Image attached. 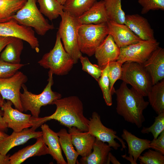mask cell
<instances>
[{"instance_id": "cell-1", "label": "cell", "mask_w": 164, "mask_h": 164, "mask_svg": "<svg viewBox=\"0 0 164 164\" xmlns=\"http://www.w3.org/2000/svg\"><path fill=\"white\" fill-rule=\"evenodd\" d=\"M53 104L56 106L52 115L43 118L31 116L32 126L36 130L48 121L53 119L69 128L75 127L82 132H87L88 119L84 114L83 104L79 98L72 96L56 99Z\"/></svg>"}, {"instance_id": "cell-2", "label": "cell", "mask_w": 164, "mask_h": 164, "mask_svg": "<svg viewBox=\"0 0 164 164\" xmlns=\"http://www.w3.org/2000/svg\"><path fill=\"white\" fill-rule=\"evenodd\" d=\"M114 93L117 114L126 121L135 125L138 128L141 127L145 121L143 111L149 105V101H145L144 97L133 88H129L124 82Z\"/></svg>"}, {"instance_id": "cell-3", "label": "cell", "mask_w": 164, "mask_h": 164, "mask_svg": "<svg viewBox=\"0 0 164 164\" xmlns=\"http://www.w3.org/2000/svg\"><path fill=\"white\" fill-rule=\"evenodd\" d=\"M48 83L41 93L35 94L29 91L24 84L22 85V93H20V98L23 111H29L32 116L39 117L40 108L42 106L53 104L56 99L61 98V94L52 90L54 81L53 73L49 70L48 72Z\"/></svg>"}, {"instance_id": "cell-4", "label": "cell", "mask_w": 164, "mask_h": 164, "mask_svg": "<svg viewBox=\"0 0 164 164\" xmlns=\"http://www.w3.org/2000/svg\"><path fill=\"white\" fill-rule=\"evenodd\" d=\"M38 63L45 69H49L53 74H67L75 64L73 59L65 50L57 32L53 48L45 54Z\"/></svg>"}, {"instance_id": "cell-5", "label": "cell", "mask_w": 164, "mask_h": 164, "mask_svg": "<svg viewBox=\"0 0 164 164\" xmlns=\"http://www.w3.org/2000/svg\"><path fill=\"white\" fill-rule=\"evenodd\" d=\"M58 32L63 45V47L74 61L77 63L82 56L78 43V31L81 25L78 18L64 12L60 15Z\"/></svg>"}, {"instance_id": "cell-6", "label": "cell", "mask_w": 164, "mask_h": 164, "mask_svg": "<svg viewBox=\"0 0 164 164\" xmlns=\"http://www.w3.org/2000/svg\"><path fill=\"white\" fill-rule=\"evenodd\" d=\"M108 34L107 22L81 24L78 31V45L81 52L89 56H92Z\"/></svg>"}, {"instance_id": "cell-7", "label": "cell", "mask_w": 164, "mask_h": 164, "mask_svg": "<svg viewBox=\"0 0 164 164\" xmlns=\"http://www.w3.org/2000/svg\"><path fill=\"white\" fill-rule=\"evenodd\" d=\"M37 0H27L23 6L17 12L12 19L19 24L33 28L38 35L44 36L54 28L45 19L37 6Z\"/></svg>"}, {"instance_id": "cell-8", "label": "cell", "mask_w": 164, "mask_h": 164, "mask_svg": "<svg viewBox=\"0 0 164 164\" xmlns=\"http://www.w3.org/2000/svg\"><path fill=\"white\" fill-rule=\"evenodd\" d=\"M120 80L143 97H147L152 83L150 77L142 64L133 62H126L122 65Z\"/></svg>"}, {"instance_id": "cell-9", "label": "cell", "mask_w": 164, "mask_h": 164, "mask_svg": "<svg viewBox=\"0 0 164 164\" xmlns=\"http://www.w3.org/2000/svg\"><path fill=\"white\" fill-rule=\"evenodd\" d=\"M159 43L155 39L141 40L136 43L120 48L117 60L124 63L133 62L143 64L152 53L159 47Z\"/></svg>"}, {"instance_id": "cell-10", "label": "cell", "mask_w": 164, "mask_h": 164, "mask_svg": "<svg viewBox=\"0 0 164 164\" xmlns=\"http://www.w3.org/2000/svg\"><path fill=\"white\" fill-rule=\"evenodd\" d=\"M88 132L94 136L96 139L107 142L109 146L117 150L121 145L114 140L117 139L121 144V150L125 149L126 143L122 138L117 135V132L108 128L102 123L100 115L96 112H93L91 117L88 119Z\"/></svg>"}, {"instance_id": "cell-11", "label": "cell", "mask_w": 164, "mask_h": 164, "mask_svg": "<svg viewBox=\"0 0 164 164\" xmlns=\"http://www.w3.org/2000/svg\"><path fill=\"white\" fill-rule=\"evenodd\" d=\"M28 80L27 76L18 71L8 78H0V93L3 99L11 101L15 108L23 112L20 98L22 85Z\"/></svg>"}, {"instance_id": "cell-12", "label": "cell", "mask_w": 164, "mask_h": 164, "mask_svg": "<svg viewBox=\"0 0 164 164\" xmlns=\"http://www.w3.org/2000/svg\"><path fill=\"white\" fill-rule=\"evenodd\" d=\"M31 27L19 24L12 19L0 23V37H14L20 38L29 44L37 53L39 51V41Z\"/></svg>"}, {"instance_id": "cell-13", "label": "cell", "mask_w": 164, "mask_h": 164, "mask_svg": "<svg viewBox=\"0 0 164 164\" xmlns=\"http://www.w3.org/2000/svg\"><path fill=\"white\" fill-rule=\"evenodd\" d=\"M12 102L4 100L1 109L2 118L8 128L13 132H19L32 126L30 114L23 113L17 109L13 108Z\"/></svg>"}, {"instance_id": "cell-14", "label": "cell", "mask_w": 164, "mask_h": 164, "mask_svg": "<svg viewBox=\"0 0 164 164\" xmlns=\"http://www.w3.org/2000/svg\"><path fill=\"white\" fill-rule=\"evenodd\" d=\"M120 53V48L116 44L112 37L108 34L97 48L94 55L99 67L103 70L109 63L117 60Z\"/></svg>"}, {"instance_id": "cell-15", "label": "cell", "mask_w": 164, "mask_h": 164, "mask_svg": "<svg viewBox=\"0 0 164 164\" xmlns=\"http://www.w3.org/2000/svg\"><path fill=\"white\" fill-rule=\"evenodd\" d=\"M108 34L112 37L119 48L124 47L141 40L125 24L108 20L107 22Z\"/></svg>"}, {"instance_id": "cell-16", "label": "cell", "mask_w": 164, "mask_h": 164, "mask_svg": "<svg viewBox=\"0 0 164 164\" xmlns=\"http://www.w3.org/2000/svg\"><path fill=\"white\" fill-rule=\"evenodd\" d=\"M42 135V131H36L32 128L19 132H13L11 135L0 141V152L3 155H6L13 147L23 144L30 139H37Z\"/></svg>"}, {"instance_id": "cell-17", "label": "cell", "mask_w": 164, "mask_h": 164, "mask_svg": "<svg viewBox=\"0 0 164 164\" xmlns=\"http://www.w3.org/2000/svg\"><path fill=\"white\" fill-rule=\"evenodd\" d=\"M142 65L149 74L152 85L164 79V49L158 47Z\"/></svg>"}, {"instance_id": "cell-18", "label": "cell", "mask_w": 164, "mask_h": 164, "mask_svg": "<svg viewBox=\"0 0 164 164\" xmlns=\"http://www.w3.org/2000/svg\"><path fill=\"white\" fill-rule=\"evenodd\" d=\"M124 24L142 40L155 39L153 30L147 20L139 15H126Z\"/></svg>"}, {"instance_id": "cell-19", "label": "cell", "mask_w": 164, "mask_h": 164, "mask_svg": "<svg viewBox=\"0 0 164 164\" xmlns=\"http://www.w3.org/2000/svg\"><path fill=\"white\" fill-rule=\"evenodd\" d=\"M73 144L79 155L88 156L92 152L95 138L88 132H82L75 127L69 128Z\"/></svg>"}, {"instance_id": "cell-20", "label": "cell", "mask_w": 164, "mask_h": 164, "mask_svg": "<svg viewBox=\"0 0 164 164\" xmlns=\"http://www.w3.org/2000/svg\"><path fill=\"white\" fill-rule=\"evenodd\" d=\"M33 145L27 146L9 157V164H20L32 157L49 154L48 149L42 136L37 138Z\"/></svg>"}, {"instance_id": "cell-21", "label": "cell", "mask_w": 164, "mask_h": 164, "mask_svg": "<svg viewBox=\"0 0 164 164\" xmlns=\"http://www.w3.org/2000/svg\"><path fill=\"white\" fill-rule=\"evenodd\" d=\"M43 141L47 145L50 154L58 164H67L62 152V149L57 133L52 130L47 124L41 126Z\"/></svg>"}, {"instance_id": "cell-22", "label": "cell", "mask_w": 164, "mask_h": 164, "mask_svg": "<svg viewBox=\"0 0 164 164\" xmlns=\"http://www.w3.org/2000/svg\"><path fill=\"white\" fill-rule=\"evenodd\" d=\"M78 18L81 24L107 22L109 19L103 0L96 1L87 11Z\"/></svg>"}, {"instance_id": "cell-23", "label": "cell", "mask_w": 164, "mask_h": 164, "mask_svg": "<svg viewBox=\"0 0 164 164\" xmlns=\"http://www.w3.org/2000/svg\"><path fill=\"white\" fill-rule=\"evenodd\" d=\"M111 147L105 142L96 139L92 152L87 156L82 157L81 164H108L109 154Z\"/></svg>"}, {"instance_id": "cell-24", "label": "cell", "mask_w": 164, "mask_h": 164, "mask_svg": "<svg viewBox=\"0 0 164 164\" xmlns=\"http://www.w3.org/2000/svg\"><path fill=\"white\" fill-rule=\"evenodd\" d=\"M121 135L122 139L126 142L128 147V154L132 156L136 162L138 157L145 150L149 149L150 140L142 139L135 136L126 129H123Z\"/></svg>"}, {"instance_id": "cell-25", "label": "cell", "mask_w": 164, "mask_h": 164, "mask_svg": "<svg viewBox=\"0 0 164 164\" xmlns=\"http://www.w3.org/2000/svg\"><path fill=\"white\" fill-rule=\"evenodd\" d=\"M23 40L12 37V40L8 43L1 54L0 59L13 63H21V55L23 49Z\"/></svg>"}, {"instance_id": "cell-26", "label": "cell", "mask_w": 164, "mask_h": 164, "mask_svg": "<svg viewBox=\"0 0 164 164\" xmlns=\"http://www.w3.org/2000/svg\"><path fill=\"white\" fill-rule=\"evenodd\" d=\"M147 97L149 102L158 114L164 112V80L152 85Z\"/></svg>"}, {"instance_id": "cell-27", "label": "cell", "mask_w": 164, "mask_h": 164, "mask_svg": "<svg viewBox=\"0 0 164 164\" xmlns=\"http://www.w3.org/2000/svg\"><path fill=\"white\" fill-rule=\"evenodd\" d=\"M61 149L67 159V164H75L79 155L74 149L70 134L65 128L61 129L57 133Z\"/></svg>"}, {"instance_id": "cell-28", "label": "cell", "mask_w": 164, "mask_h": 164, "mask_svg": "<svg viewBox=\"0 0 164 164\" xmlns=\"http://www.w3.org/2000/svg\"><path fill=\"white\" fill-rule=\"evenodd\" d=\"M27 0H0V23L9 21Z\"/></svg>"}, {"instance_id": "cell-29", "label": "cell", "mask_w": 164, "mask_h": 164, "mask_svg": "<svg viewBox=\"0 0 164 164\" xmlns=\"http://www.w3.org/2000/svg\"><path fill=\"white\" fill-rule=\"evenodd\" d=\"M97 0H66L63 5V10L78 18L87 11Z\"/></svg>"}, {"instance_id": "cell-30", "label": "cell", "mask_w": 164, "mask_h": 164, "mask_svg": "<svg viewBox=\"0 0 164 164\" xmlns=\"http://www.w3.org/2000/svg\"><path fill=\"white\" fill-rule=\"evenodd\" d=\"M42 14L50 21L57 19L64 12L63 6L57 0H37Z\"/></svg>"}, {"instance_id": "cell-31", "label": "cell", "mask_w": 164, "mask_h": 164, "mask_svg": "<svg viewBox=\"0 0 164 164\" xmlns=\"http://www.w3.org/2000/svg\"><path fill=\"white\" fill-rule=\"evenodd\" d=\"M122 0H103L109 20L124 24L125 12L121 7Z\"/></svg>"}, {"instance_id": "cell-32", "label": "cell", "mask_w": 164, "mask_h": 164, "mask_svg": "<svg viewBox=\"0 0 164 164\" xmlns=\"http://www.w3.org/2000/svg\"><path fill=\"white\" fill-rule=\"evenodd\" d=\"M109 63L103 70L97 82L102 91L103 98L106 104L109 106L112 104V95L110 89V81L108 72Z\"/></svg>"}, {"instance_id": "cell-33", "label": "cell", "mask_w": 164, "mask_h": 164, "mask_svg": "<svg viewBox=\"0 0 164 164\" xmlns=\"http://www.w3.org/2000/svg\"><path fill=\"white\" fill-rule=\"evenodd\" d=\"M123 63L116 60L109 63L108 70V76L110 81L111 91L113 94L115 90L114 85L118 80H120L122 73V65Z\"/></svg>"}, {"instance_id": "cell-34", "label": "cell", "mask_w": 164, "mask_h": 164, "mask_svg": "<svg viewBox=\"0 0 164 164\" xmlns=\"http://www.w3.org/2000/svg\"><path fill=\"white\" fill-rule=\"evenodd\" d=\"M164 131V112L158 114L155 117L153 124L149 127H143L141 130L142 134L152 133L153 139H156L161 132Z\"/></svg>"}, {"instance_id": "cell-35", "label": "cell", "mask_w": 164, "mask_h": 164, "mask_svg": "<svg viewBox=\"0 0 164 164\" xmlns=\"http://www.w3.org/2000/svg\"><path fill=\"white\" fill-rule=\"evenodd\" d=\"M138 159L140 164H164V155L160 152L149 149L142 155L138 157Z\"/></svg>"}, {"instance_id": "cell-36", "label": "cell", "mask_w": 164, "mask_h": 164, "mask_svg": "<svg viewBox=\"0 0 164 164\" xmlns=\"http://www.w3.org/2000/svg\"><path fill=\"white\" fill-rule=\"evenodd\" d=\"M79 60L82 64V70L90 75L97 81L101 76L103 70L98 65L92 64L86 56H81Z\"/></svg>"}, {"instance_id": "cell-37", "label": "cell", "mask_w": 164, "mask_h": 164, "mask_svg": "<svg viewBox=\"0 0 164 164\" xmlns=\"http://www.w3.org/2000/svg\"><path fill=\"white\" fill-rule=\"evenodd\" d=\"M25 65L10 63L0 59V78H6L12 76Z\"/></svg>"}, {"instance_id": "cell-38", "label": "cell", "mask_w": 164, "mask_h": 164, "mask_svg": "<svg viewBox=\"0 0 164 164\" xmlns=\"http://www.w3.org/2000/svg\"><path fill=\"white\" fill-rule=\"evenodd\" d=\"M142 6V14H146L150 10H164V0H138Z\"/></svg>"}, {"instance_id": "cell-39", "label": "cell", "mask_w": 164, "mask_h": 164, "mask_svg": "<svg viewBox=\"0 0 164 164\" xmlns=\"http://www.w3.org/2000/svg\"><path fill=\"white\" fill-rule=\"evenodd\" d=\"M149 147L158 151L164 155V131L155 139L151 141Z\"/></svg>"}, {"instance_id": "cell-40", "label": "cell", "mask_w": 164, "mask_h": 164, "mask_svg": "<svg viewBox=\"0 0 164 164\" xmlns=\"http://www.w3.org/2000/svg\"><path fill=\"white\" fill-rule=\"evenodd\" d=\"M12 39V37H0V53Z\"/></svg>"}, {"instance_id": "cell-41", "label": "cell", "mask_w": 164, "mask_h": 164, "mask_svg": "<svg viewBox=\"0 0 164 164\" xmlns=\"http://www.w3.org/2000/svg\"><path fill=\"white\" fill-rule=\"evenodd\" d=\"M3 111L0 110V130L4 132H7L8 127L2 118Z\"/></svg>"}, {"instance_id": "cell-42", "label": "cell", "mask_w": 164, "mask_h": 164, "mask_svg": "<svg viewBox=\"0 0 164 164\" xmlns=\"http://www.w3.org/2000/svg\"><path fill=\"white\" fill-rule=\"evenodd\" d=\"M9 155H3L0 152V164H9Z\"/></svg>"}, {"instance_id": "cell-43", "label": "cell", "mask_w": 164, "mask_h": 164, "mask_svg": "<svg viewBox=\"0 0 164 164\" xmlns=\"http://www.w3.org/2000/svg\"><path fill=\"white\" fill-rule=\"evenodd\" d=\"M111 162L113 164H120V162L117 159L111 152H110L108 156V164Z\"/></svg>"}, {"instance_id": "cell-44", "label": "cell", "mask_w": 164, "mask_h": 164, "mask_svg": "<svg viewBox=\"0 0 164 164\" xmlns=\"http://www.w3.org/2000/svg\"><path fill=\"white\" fill-rule=\"evenodd\" d=\"M122 156L126 159L127 160L130 161L131 164H137V162H135L134 159L133 157L131 155H129V156L128 157L125 156V155H123Z\"/></svg>"}, {"instance_id": "cell-45", "label": "cell", "mask_w": 164, "mask_h": 164, "mask_svg": "<svg viewBox=\"0 0 164 164\" xmlns=\"http://www.w3.org/2000/svg\"><path fill=\"white\" fill-rule=\"evenodd\" d=\"M8 135L5 132L0 130V141L6 137Z\"/></svg>"}, {"instance_id": "cell-46", "label": "cell", "mask_w": 164, "mask_h": 164, "mask_svg": "<svg viewBox=\"0 0 164 164\" xmlns=\"http://www.w3.org/2000/svg\"><path fill=\"white\" fill-rule=\"evenodd\" d=\"M4 100L0 93V110H2L1 108Z\"/></svg>"}, {"instance_id": "cell-47", "label": "cell", "mask_w": 164, "mask_h": 164, "mask_svg": "<svg viewBox=\"0 0 164 164\" xmlns=\"http://www.w3.org/2000/svg\"><path fill=\"white\" fill-rule=\"evenodd\" d=\"M57 1L61 5H63L66 0H57Z\"/></svg>"}]
</instances>
